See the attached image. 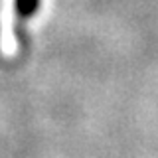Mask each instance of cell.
Instances as JSON below:
<instances>
[{
    "label": "cell",
    "instance_id": "cell-1",
    "mask_svg": "<svg viewBox=\"0 0 158 158\" xmlns=\"http://www.w3.org/2000/svg\"><path fill=\"white\" fill-rule=\"evenodd\" d=\"M40 0H16V10H18V16L22 20L32 18L38 10Z\"/></svg>",
    "mask_w": 158,
    "mask_h": 158
}]
</instances>
